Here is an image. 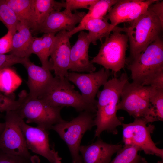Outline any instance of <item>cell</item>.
I'll return each mask as SVG.
<instances>
[{
  "label": "cell",
  "instance_id": "1",
  "mask_svg": "<svg viewBox=\"0 0 163 163\" xmlns=\"http://www.w3.org/2000/svg\"><path fill=\"white\" fill-rule=\"evenodd\" d=\"M128 79L126 73H122L119 77L114 76L108 80L102 90L98 92L97 111L94 120V125L97 127L95 137H99L104 131L114 134L118 133L117 128L123 123L121 119L117 116V106L123 89Z\"/></svg>",
  "mask_w": 163,
  "mask_h": 163
},
{
  "label": "cell",
  "instance_id": "2",
  "mask_svg": "<svg viewBox=\"0 0 163 163\" xmlns=\"http://www.w3.org/2000/svg\"><path fill=\"white\" fill-rule=\"evenodd\" d=\"M133 82L163 89V40L160 37L128 62Z\"/></svg>",
  "mask_w": 163,
  "mask_h": 163
},
{
  "label": "cell",
  "instance_id": "3",
  "mask_svg": "<svg viewBox=\"0 0 163 163\" xmlns=\"http://www.w3.org/2000/svg\"><path fill=\"white\" fill-rule=\"evenodd\" d=\"M126 27V34L130 45V55L126 64L144 51L158 38L163 29V20L150 7L144 13L129 22Z\"/></svg>",
  "mask_w": 163,
  "mask_h": 163
},
{
  "label": "cell",
  "instance_id": "4",
  "mask_svg": "<svg viewBox=\"0 0 163 163\" xmlns=\"http://www.w3.org/2000/svg\"><path fill=\"white\" fill-rule=\"evenodd\" d=\"M21 102L16 112L26 123H34L37 126L47 130L54 125L65 121L61 115L62 107L52 106L43 100L31 97L26 91L19 94Z\"/></svg>",
  "mask_w": 163,
  "mask_h": 163
},
{
  "label": "cell",
  "instance_id": "5",
  "mask_svg": "<svg viewBox=\"0 0 163 163\" xmlns=\"http://www.w3.org/2000/svg\"><path fill=\"white\" fill-rule=\"evenodd\" d=\"M125 28L117 27L102 43L98 54L91 60L93 64L111 70L115 76L126 64V52L129 41Z\"/></svg>",
  "mask_w": 163,
  "mask_h": 163
},
{
  "label": "cell",
  "instance_id": "6",
  "mask_svg": "<svg viewBox=\"0 0 163 163\" xmlns=\"http://www.w3.org/2000/svg\"><path fill=\"white\" fill-rule=\"evenodd\" d=\"M74 88L66 78L54 77L40 99L53 107H71L78 112L88 111L96 113L97 107L87 103Z\"/></svg>",
  "mask_w": 163,
  "mask_h": 163
},
{
  "label": "cell",
  "instance_id": "7",
  "mask_svg": "<svg viewBox=\"0 0 163 163\" xmlns=\"http://www.w3.org/2000/svg\"><path fill=\"white\" fill-rule=\"evenodd\" d=\"M153 88L128 81L122 90L117 110H124L134 118L142 119L147 123L155 121L150 103Z\"/></svg>",
  "mask_w": 163,
  "mask_h": 163
},
{
  "label": "cell",
  "instance_id": "8",
  "mask_svg": "<svg viewBox=\"0 0 163 163\" xmlns=\"http://www.w3.org/2000/svg\"><path fill=\"white\" fill-rule=\"evenodd\" d=\"M95 116L94 113L83 111L71 120L57 123L51 128V129L56 131L68 146L72 163H83L79 154V148L84 134L94 126Z\"/></svg>",
  "mask_w": 163,
  "mask_h": 163
},
{
  "label": "cell",
  "instance_id": "9",
  "mask_svg": "<svg viewBox=\"0 0 163 163\" xmlns=\"http://www.w3.org/2000/svg\"><path fill=\"white\" fill-rule=\"evenodd\" d=\"M22 119L15 110L6 112L5 128L0 134V151L25 158L32 162L33 156L28 151L20 126Z\"/></svg>",
  "mask_w": 163,
  "mask_h": 163
},
{
  "label": "cell",
  "instance_id": "10",
  "mask_svg": "<svg viewBox=\"0 0 163 163\" xmlns=\"http://www.w3.org/2000/svg\"><path fill=\"white\" fill-rule=\"evenodd\" d=\"M141 118H135L129 123H123V140L124 145L132 146L139 151H143L147 155H155L163 158V149L159 148L152 140L151 134L155 129L153 125L149 124Z\"/></svg>",
  "mask_w": 163,
  "mask_h": 163
},
{
  "label": "cell",
  "instance_id": "11",
  "mask_svg": "<svg viewBox=\"0 0 163 163\" xmlns=\"http://www.w3.org/2000/svg\"><path fill=\"white\" fill-rule=\"evenodd\" d=\"M110 74L109 70L102 67L97 72L91 73L69 72L66 78L78 88L87 103L96 107V96L100 87L108 80Z\"/></svg>",
  "mask_w": 163,
  "mask_h": 163
},
{
  "label": "cell",
  "instance_id": "12",
  "mask_svg": "<svg viewBox=\"0 0 163 163\" xmlns=\"http://www.w3.org/2000/svg\"><path fill=\"white\" fill-rule=\"evenodd\" d=\"M20 124L28 149L45 158L50 163H56L59 160H61L54 147L50 148L48 130L38 126H30L22 119Z\"/></svg>",
  "mask_w": 163,
  "mask_h": 163
},
{
  "label": "cell",
  "instance_id": "13",
  "mask_svg": "<svg viewBox=\"0 0 163 163\" xmlns=\"http://www.w3.org/2000/svg\"><path fill=\"white\" fill-rule=\"evenodd\" d=\"M68 32L62 30L55 35L49 60L50 71H54L55 77H67L70 65L71 47Z\"/></svg>",
  "mask_w": 163,
  "mask_h": 163
},
{
  "label": "cell",
  "instance_id": "14",
  "mask_svg": "<svg viewBox=\"0 0 163 163\" xmlns=\"http://www.w3.org/2000/svg\"><path fill=\"white\" fill-rule=\"evenodd\" d=\"M157 0H118L105 16L114 27L120 23L130 22L145 13Z\"/></svg>",
  "mask_w": 163,
  "mask_h": 163
},
{
  "label": "cell",
  "instance_id": "15",
  "mask_svg": "<svg viewBox=\"0 0 163 163\" xmlns=\"http://www.w3.org/2000/svg\"><path fill=\"white\" fill-rule=\"evenodd\" d=\"M86 14L83 11H75L73 13L66 8L62 11H53L39 27L37 32L46 34L56 33L62 30L71 31L80 23Z\"/></svg>",
  "mask_w": 163,
  "mask_h": 163
},
{
  "label": "cell",
  "instance_id": "16",
  "mask_svg": "<svg viewBox=\"0 0 163 163\" xmlns=\"http://www.w3.org/2000/svg\"><path fill=\"white\" fill-rule=\"evenodd\" d=\"M90 43L88 33L83 31L80 32L76 42L71 48L69 71L78 73L95 71L96 68L89 59Z\"/></svg>",
  "mask_w": 163,
  "mask_h": 163
},
{
  "label": "cell",
  "instance_id": "17",
  "mask_svg": "<svg viewBox=\"0 0 163 163\" xmlns=\"http://www.w3.org/2000/svg\"><path fill=\"white\" fill-rule=\"evenodd\" d=\"M22 65L28 74L27 84L29 90L28 95L33 98H40L52 82L53 77L50 70L32 62L25 58Z\"/></svg>",
  "mask_w": 163,
  "mask_h": 163
},
{
  "label": "cell",
  "instance_id": "18",
  "mask_svg": "<svg viewBox=\"0 0 163 163\" xmlns=\"http://www.w3.org/2000/svg\"><path fill=\"white\" fill-rule=\"evenodd\" d=\"M122 147L121 144H108L98 139L88 145H81L79 152L83 163H109L113 155Z\"/></svg>",
  "mask_w": 163,
  "mask_h": 163
},
{
  "label": "cell",
  "instance_id": "19",
  "mask_svg": "<svg viewBox=\"0 0 163 163\" xmlns=\"http://www.w3.org/2000/svg\"><path fill=\"white\" fill-rule=\"evenodd\" d=\"M34 37L30 28L19 22L16 32L13 35L11 54L19 58H29L31 54V49Z\"/></svg>",
  "mask_w": 163,
  "mask_h": 163
},
{
  "label": "cell",
  "instance_id": "20",
  "mask_svg": "<svg viewBox=\"0 0 163 163\" xmlns=\"http://www.w3.org/2000/svg\"><path fill=\"white\" fill-rule=\"evenodd\" d=\"M20 22L27 25L31 32H37L34 0H5Z\"/></svg>",
  "mask_w": 163,
  "mask_h": 163
},
{
  "label": "cell",
  "instance_id": "21",
  "mask_svg": "<svg viewBox=\"0 0 163 163\" xmlns=\"http://www.w3.org/2000/svg\"><path fill=\"white\" fill-rule=\"evenodd\" d=\"M55 33L44 34L41 37H34L31 49V54L37 55L42 67L50 70L49 58L53 44Z\"/></svg>",
  "mask_w": 163,
  "mask_h": 163
},
{
  "label": "cell",
  "instance_id": "22",
  "mask_svg": "<svg viewBox=\"0 0 163 163\" xmlns=\"http://www.w3.org/2000/svg\"><path fill=\"white\" fill-rule=\"evenodd\" d=\"M117 27H114L109 23L108 20L105 17L89 20L85 25L84 30L88 31V36L91 43L96 45L97 40H100L102 42L103 38L106 39L108 37Z\"/></svg>",
  "mask_w": 163,
  "mask_h": 163
},
{
  "label": "cell",
  "instance_id": "23",
  "mask_svg": "<svg viewBox=\"0 0 163 163\" xmlns=\"http://www.w3.org/2000/svg\"><path fill=\"white\" fill-rule=\"evenodd\" d=\"M118 0H97L91 5L79 24L75 27L78 32L83 31L87 22L93 19H99L105 17L111 8Z\"/></svg>",
  "mask_w": 163,
  "mask_h": 163
},
{
  "label": "cell",
  "instance_id": "24",
  "mask_svg": "<svg viewBox=\"0 0 163 163\" xmlns=\"http://www.w3.org/2000/svg\"><path fill=\"white\" fill-rule=\"evenodd\" d=\"M64 1L59 2L54 0H34V7L37 26L39 27L53 11H60L64 8Z\"/></svg>",
  "mask_w": 163,
  "mask_h": 163
},
{
  "label": "cell",
  "instance_id": "25",
  "mask_svg": "<svg viewBox=\"0 0 163 163\" xmlns=\"http://www.w3.org/2000/svg\"><path fill=\"white\" fill-rule=\"evenodd\" d=\"M21 82L15 71L10 67L0 70V92L4 94L11 95Z\"/></svg>",
  "mask_w": 163,
  "mask_h": 163
},
{
  "label": "cell",
  "instance_id": "26",
  "mask_svg": "<svg viewBox=\"0 0 163 163\" xmlns=\"http://www.w3.org/2000/svg\"><path fill=\"white\" fill-rule=\"evenodd\" d=\"M139 151L134 147L124 145L109 163H148L145 158L138 154Z\"/></svg>",
  "mask_w": 163,
  "mask_h": 163
},
{
  "label": "cell",
  "instance_id": "27",
  "mask_svg": "<svg viewBox=\"0 0 163 163\" xmlns=\"http://www.w3.org/2000/svg\"><path fill=\"white\" fill-rule=\"evenodd\" d=\"M0 21L14 34L19 21L5 0H0Z\"/></svg>",
  "mask_w": 163,
  "mask_h": 163
},
{
  "label": "cell",
  "instance_id": "28",
  "mask_svg": "<svg viewBox=\"0 0 163 163\" xmlns=\"http://www.w3.org/2000/svg\"><path fill=\"white\" fill-rule=\"evenodd\" d=\"M151 110L155 121L163 120V89L153 88L150 98Z\"/></svg>",
  "mask_w": 163,
  "mask_h": 163
},
{
  "label": "cell",
  "instance_id": "29",
  "mask_svg": "<svg viewBox=\"0 0 163 163\" xmlns=\"http://www.w3.org/2000/svg\"><path fill=\"white\" fill-rule=\"evenodd\" d=\"M21 99L15 100L12 95H7L0 92V112H7L16 110L19 107Z\"/></svg>",
  "mask_w": 163,
  "mask_h": 163
},
{
  "label": "cell",
  "instance_id": "30",
  "mask_svg": "<svg viewBox=\"0 0 163 163\" xmlns=\"http://www.w3.org/2000/svg\"><path fill=\"white\" fill-rule=\"evenodd\" d=\"M97 0H66L64 2V8L71 11L79 9L88 10L90 7Z\"/></svg>",
  "mask_w": 163,
  "mask_h": 163
},
{
  "label": "cell",
  "instance_id": "31",
  "mask_svg": "<svg viewBox=\"0 0 163 163\" xmlns=\"http://www.w3.org/2000/svg\"><path fill=\"white\" fill-rule=\"evenodd\" d=\"M25 58L18 57L11 54H0V70L16 64H22Z\"/></svg>",
  "mask_w": 163,
  "mask_h": 163
},
{
  "label": "cell",
  "instance_id": "32",
  "mask_svg": "<svg viewBox=\"0 0 163 163\" xmlns=\"http://www.w3.org/2000/svg\"><path fill=\"white\" fill-rule=\"evenodd\" d=\"M13 35L11 31L8 30L7 34L0 38V54H5L11 51Z\"/></svg>",
  "mask_w": 163,
  "mask_h": 163
},
{
  "label": "cell",
  "instance_id": "33",
  "mask_svg": "<svg viewBox=\"0 0 163 163\" xmlns=\"http://www.w3.org/2000/svg\"><path fill=\"white\" fill-rule=\"evenodd\" d=\"M31 161L25 158L5 153L0 151V163H30Z\"/></svg>",
  "mask_w": 163,
  "mask_h": 163
},
{
  "label": "cell",
  "instance_id": "34",
  "mask_svg": "<svg viewBox=\"0 0 163 163\" xmlns=\"http://www.w3.org/2000/svg\"><path fill=\"white\" fill-rule=\"evenodd\" d=\"M5 126V122L2 123L0 122V134L3 131Z\"/></svg>",
  "mask_w": 163,
  "mask_h": 163
},
{
  "label": "cell",
  "instance_id": "35",
  "mask_svg": "<svg viewBox=\"0 0 163 163\" xmlns=\"http://www.w3.org/2000/svg\"><path fill=\"white\" fill-rule=\"evenodd\" d=\"M56 163H62L61 162V160H59Z\"/></svg>",
  "mask_w": 163,
  "mask_h": 163
}]
</instances>
